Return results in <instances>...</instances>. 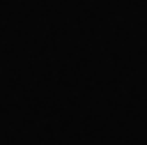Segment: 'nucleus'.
I'll return each instance as SVG.
<instances>
[]
</instances>
